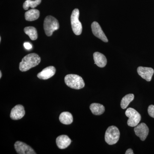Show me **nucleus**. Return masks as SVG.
Masks as SVG:
<instances>
[{"instance_id":"obj_1","label":"nucleus","mask_w":154,"mask_h":154,"mask_svg":"<svg viewBox=\"0 0 154 154\" xmlns=\"http://www.w3.org/2000/svg\"><path fill=\"white\" fill-rule=\"evenodd\" d=\"M41 58L35 53L29 54L22 58L19 63V69L22 72H26L36 66L40 63Z\"/></svg>"},{"instance_id":"obj_2","label":"nucleus","mask_w":154,"mask_h":154,"mask_svg":"<svg viewBox=\"0 0 154 154\" xmlns=\"http://www.w3.org/2000/svg\"><path fill=\"white\" fill-rule=\"evenodd\" d=\"M64 81L66 85L72 89L79 90L85 86V82L82 78L77 75H66L65 77Z\"/></svg>"},{"instance_id":"obj_3","label":"nucleus","mask_w":154,"mask_h":154,"mask_svg":"<svg viewBox=\"0 0 154 154\" xmlns=\"http://www.w3.org/2000/svg\"><path fill=\"white\" fill-rule=\"evenodd\" d=\"M43 26L45 34L48 36H51L53 32L58 30L60 27L57 19L51 16H47L45 18Z\"/></svg>"},{"instance_id":"obj_4","label":"nucleus","mask_w":154,"mask_h":154,"mask_svg":"<svg viewBox=\"0 0 154 154\" xmlns=\"http://www.w3.org/2000/svg\"><path fill=\"white\" fill-rule=\"evenodd\" d=\"M120 132L118 128L115 126L109 127L107 128L105 134V140L110 145L115 144L119 140Z\"/></svg>"},{"instance_id":"obj_5","label":"nucleus","mask_w":154,"mask_h":154,"mask_svg":"<svg viewBox=\"0 0 154 154\" xmlns=\"http://www.w3.org/2000/svg\"><path fill=\"white\" fill-rule=\"evenodd\" d=\"M79 11L78 9H75L72 12L71 16V23L72 29L76 35H80L82 31V23L79 20Z\"/></svg>"},{"instance_id":"obj_6","label":"nucleus","mask_w":154,"mask_h":154,"mask_svg":"<svg viewBox=\"0 0 154 154\" xmlns=\"http://www.w3.org/2000/svg\"><path fill=\"white\" fill-rule=\"evenodd\" d=\"M125 115L128 118V125L130 127H135L140 121L141 116L138 112L134 108L129 107L125 112Z\"/></svg>"},{"instance_id":"obj_7","label":"nucleus","mask_w":154,"mask_h":154,"mask_svg":"<svg viewBox=\"0 0 154 154\" xmlns=\"http://www.w3.org/2000/svg\"><path fill=\"white\" fill-rule=\"evenodd\" d=\"M15 149L17 153L19 154H36L33 149L27 144L22 142H16L14 144Z\"/></svg>"},{"instance_id":"obj_8","label":"nucleus","mask_w":154,"mask_h":154,"mask_svg":"<svg viewBox=\"0 0 154 154\" xmlns=\"http://www.w3.org/2000/svg\"><path fill=\"white\" fill-rule=\"evenodd\" d=\"M135 133L140 138L141 140H145L149 133V128L144 123H141L135 126L134 129Z\"/></svg>"},{"instance_id":"obj_9","label":"nucleus","mask_w":154,"mask_h":154,"mask_svg":"<svg viewBox=\"0 0 154 154\" xmlns=\"http://www.w3.org/2000/svg\"><path fill=\"white\" fill-rule=\"evenodd\" d=\"M92 32L94 36H96L97 38L101 39L102 41L104 42H108V40L106 35H105L103 30H102L101 26L99 25V23L96 22H94L92 23L91 25Z\"/></svg>"},{"instance_id":"obj_10","label":"nucleus","mask_w":154,"mask_h":154,"mask_svg":"<svg viewBox=\"0 0 154 154\" xmlns=\"http://www.w3.org/2000/svg\"><path fill=\"white\" fill-rule=\"evenodd\" d=\"M137 72L138 75L143 79L147 82H150L153 75L154 70L152 68L139 66L138 67Z\"/></svg>"},{"instance_id":"obj_11","label":"nucleus","mask_w":154,"mask_h":154,"mask_svg":"<svg viewBox=\"0 0 154 154\" xmlns=\"http://www.w3.org/2000/svg\"><path fill=\"white\" fill-rule=\"evenodd\" d=\"M25 108L21 105H16L11 111L10 117L13 120H19L25 115Z\"/></svg>"},{"instance_id":"obj_12","label":"nucleus","mask_w":154,"mask_h":154,"mask_svg":"<svg viewBox=\"0 0 154 154\" xmlns=\"http://www.w3.org/2000/svg\"><path fill=\"white\" fill-rule=\"evenodd\" d=\"M55 72V68L53 66H49L43 69L41 72L38 73L37 76L40 79L47 80L53 76Z\"/></svg>"},{"instance_id":"obj_13","label":"nucleus","mask_w":154,"mask_h":154,"mask_svg":"<svg viewBox=\"0 0 154 154\" xmlns=\"http://www.w3.org/2000/svg\"><path fill=\"white\" fill-rule=\"evenodd\" d=\"M71 143V140L68 136L62 135L56 139V144L58 147L60 149H65L69 146Z\"/></svg>"},{"instance_id":"obj_14","label":"nucleus","mask_w":154,"mask_h":154,"mask_svg":"<svg viewBox=\"0 0 154 154\" xmlns=\"http://www.w3.org/2000/svg\"><path fill=\"white\" fill-rule=\"evenodd\" d=\"M94 59L95 64L99 67H104L107 64V59L105 56L102 53L99 52L94 53Z\"/></svg>"},{"instance_id":"obj_15","label":"nucleus","mask_w":154,"mask_h":154,"mask_svg":"<svg viewBox=\"0 0 154 154\" xmlns=\"http://www.w3.org/2000/svg\"><path fill=\"white\" fill-rule=\"evenodd\" d=\"M39 11L36 9L32 8L25 13V20L30 22L35 21L39 18Z\"/></svg>"},{"instance_id":"obj_16","label":"nucleus","mask_w":154,"mask_h":154,"mask_svg":"<svg viewBox=\"0 0 154 154\" xmlns=\"http://www.w3.org/2000/svg\"><path fill=\"white\" fill-rule=\"evenodd\" d=\"M92 113L95 115H102L105 111V107L103 105L99 103H93L90 107Z\"/></svg>"},{"instance_id":"obj_17","label":"nucleus","mask_w":154,"mask_h":154,"mask_svg":"<svg viewBox=\"0 0 154 154\" xmlns=\"http://www.w3.org/2000/svg\"><path fill=\"white\" fill-rule=\"evenodd\" d=\"M59 120L64 125H69L73 122V118L72 114L69 112H62L59 116Z\"/></svg>"},{"instance_id":"obj_18","label":"nucleus","mask_w":154,"mask_h":154,"mask_svg":"<svg viewBox=\"0 0 154 154\" xmlns=\"http://www.w3.org/2000/svg\"><path fill=\"white\" fill-rule=\"evenodd\" d=\"M25 34L29 36L32 40H35L38 38V34L36 28L33 27H27L24 28Z\"/></svg>"},{"instance_id":"obj_19","label":"nucleus","mask_w":154,"mask_h":154,"mask_svg":"<svg viewBox=\"0 0 154 154\" xmlns=\"http://www.w3.org/2000/svg\"><path fill=\"white\" fill-rule=\"evenodd\" d=\"M134 95L133 94H128L125 95L122 99L121 107L123 109H125L128 106L131 102L134 99Z\"/></svg>"},{"instance_id":"obj_20","label":"nucleus","mask_w":154,"mask_h":154,"mask_svg":"<svg viewBox=\"0 0 154 154\" xmlns=\"http://www.w3.org/2000/svg\"><path fill=\"white\" fill-rule=\"evenodd\" d=\"M41 1L42 0H35V1L26 0L23 4V8L25 10H28L30 7L32 8H34L38 5H40Z\"/></svg>"},{"instance_id":"obj_21","label":"nucleus","mask_w":154,"mask_h":154,"mask_svg":"<svg viewBox=\"0 0 154 154\" xmlns=\"http://www.w3.org/2000/svg\"><path fill=\"white\" fill-rule=\"evenodd\" d=\"M148 112L151 117L154 118V105H150L149 106Z\"/></svg>"},{"instance_id":"obj_22","label":"nucleus","mask_w":154,"mask_h":154,"mask_svg":"<svg viewBox=\"0 0 154 154\" xmlns=\"http://www.w3.org/2000/svg\"><path fill=\"white\" fill-rule=\"evenodd\" d=\"M24 46L27 50H30L32 48V45L29 42H25L24 43Z\"/></svg>"},{"instance_id":"obj_23","label":"nucleus","mask_w":154,"mask_h":154,"mask_svg":"<svg viewBox=\"0 0 154 154\" xmlns=\"http://www.w3.org/2000/svg\"><path fill=\"white\" fill-rule=\"evenodd\" d=\"M125 154H134L133 151L132 149H127L125 153Z\"/></svg>"},{"instance_id":"obj_24","label":"nucleus","mask_w":154,"mask_h":154,"mask_svg":"<svg viewBox=\"0 0 154 154\" xmlns=\"http://www.w3.org/2000/svg\"><path fill=\"white\" fill-rule=\"evenodd\" d=\"M2 72H1V71H0V79H1V78H2Z\"/></svg>"},{"instance_id":"obj_25","label":"nucleus","mask_w":154,"mask_h":154,"mask_svg":"<svg viewBox=\"0 0 154 154\" xmlns=\"http://www.w3.org/2000/svg\"><path fill=\"white\" fill-rule=\"evenodd\" d=\"M1 40H2V38H1V37H0V42H1Z\"/></svg>"}]
</instances>
